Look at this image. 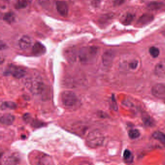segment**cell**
Here are the masks:
<instances>
[{
	"label": "cell",
	"instance_id": "1",
	"mask_svg": "<svg viewBox=\"0 0 165 165\" xmlns=\"http://www.w3.org/2000/svg\"><path fill=\"white\" fill-rule=\"evenodd\" d=\"M61 100L62 104L65 107L69 109H73L77 107L79 101L75 93L69 91H66L62 93Z\"/></svg>",
	"mask_w": 165,
	"mask_h": 165
},
{
	"label": "cell",
	"instance_id": "2",
	"mask_svg": "<svg viewBox=\"0 0 165 165\" xmlns=\"http://www.w3.org/2000/svg\"><path fill=\"white\" fill-rule=\"evenodd\" d=\"M104 138L103 135L97 130L89 133L86 139L87 145L89 147L95 148L100 146L103 143Z\"/></svg>",
	"mask_w": 165,
	"mask_h": 165
},
{
	"label": "cell",
	"instance_id": "3",
	"mask_svg": "<svg viewBox=\"0 0 165 165\" xmlns=\"http://www.w3.org/2000/svg\"><path fill=\"white\" fill-rule=\"evenodd\" d=\"M97 53V48L94 47L83 48L79 52V59L82 63H87L94 59Z\"/></svg>",
	"mask_w": 165,
	"mask_h": 165
},
{
	"label": "cell",
	"instance_id": "4",
	"mask_svg": "<svg viewBox=\"0 0 165 165\" xmlns=\"http://www.w3.org/2000/svg\"><path fill=\"white\" fill-rule=\"evenodd\" d=\"M4 74L6 76L11 75L16 79H21L25 75L26 71L20 66L11 65L7 67Z\"/></svg>",
	"mask_w": 165,
	"mask_h": 165
},
{
	"label": "cell",
	"instance_id": "5",
	"mask_svg": "<svg viewBox=\"0 0 165 165\" xmlns=\"http://www.w3.org/2000/svg\"><path fill=\"white\" fill-rule=\"evenodd\" d=\"M30 87L32 91L35 94H40L44 91L45 85L41 79L39 78L35 79L30 81L29 82Z\"/></svg>",
	"mask_w": 165,
	"mask_h": 165
},
{
	"label": "cell",
	"instance_id": "6",
	"mask_svg": "<svg viewBox=\"0 0 165 165\" xmlns=\"http://www.w3.org/2000/svg\"><path fill=\"white\" fill-rule=\"evenodd\" d=\"M152 93L156 98L165 100V85L163 84L155 85L152 88Z\"/></svg>",
	"mask_w": 165,
	"mask_h": 165
},
{
	"label": "cell",
	"instance_id": "7",
	"mask_svg": "<svg viewBox=\"0 0 165 165\" xmlns=\"http://www.w3.org/2000/svg\"><path fill=\"white\" fill-rule=\"evenodd\" d=\"M20 161V158L16 153H9L4 156L3 159V164L4 165H15L18 164Z\"/></svg>",
	"mask_w": 165,
	"mask_h": 165
},
{
	"label": "cell",
	"instance_id": "8",
	"mask_svg": "<svg viewBox=\"0 0 165 165\" xmlns=\"http://www.w3.org/2000/svg\"><path fill=\"white\" fill-rule=\"evenodd\" d=\"M154 17L153 15L150 14H144L142 15L137 22V24L139 26H143L150 24L153 21Z\"/></svg>",
	"mask_w": 165,
	"mask_h": 165
},
{
	"label": "cell",
	"instance_id": "9",
	"mask_svg": "<svg viewBox=\"0 0 165 165\" xmlns=\"http://www.w3.org/2000/svg\"><path fill=\"white\" fill-rule=\"evenodd\" d=\"M114 58V53L112 51L108 50L102 56V62L104 66H109L112 65Z\"/></svg>",
	"mask_w": 165,
	"mask_h": 165
},
{
	"label": "cell",
	"instance_id": "10",
	"mask_svg": "<svg viewBox=\"0 0 165 165\" xmlns=\"http://www.w3.org/2000/svg\"><path fill=\"white\" fill-rule=\"evenodd\" d=\"M46 52V48L43 44L37 42L32 47V53L35 56H40Z\"/></svg>",
	"mask_w": 165,
	"mask_h": 165
},
{
	"label": "cell",
	"instance_id": "11",
	"mask_svg": "<svg viewBox=\"0 0 165 165\" xmlns=\"http://www.w3.org/2000/svg\"><path fill=\"white\" fill-rule=\"evenodd\" d=\"M56 8L60 14L63 16H67L68 13V7L65 1H58L56 3Z\"/></svg>",
	"mask_w": 165,
	"mask_h": 165
},
{
	"label": "cell",
	"instance_id": "12",
	"mask_svg": "<svg viewBox=\"0 0 165 165\" xmlns=\"http://www.w3.org/2000/svg\"><path fill=\"white\" fill-rule=\"evenodd\" d=\"M32 44V40L31 38L28 35L22 36L19 41V45L22 50H27Z\"/></svg>",
	"mask_w": 165,
	"mask_h": 165
},
{
	"label": "cell",
	"instance_id": "13",
	"mask_svg": "<svg viewBox=\"0 0 165 165\" xmlns=\"http://www.w3.org/2000/svg\"><path fill=\"white\" fill-rule=\"evenodd\" d=\"M154 73L159 77L165 75V60L161 61L157 63L154 68Z\"/></svg>",
	"mask_w": 165,
	"mask_h": 165
},
{
	"label": "cell",
	"instance_id": "14",
	"mask_svg": "<svg viewBox=\"0 0 165 165\" xmlns=\"http://www.w3.org/2000/svg\"><path fill=\"white\" fill-rule=\"evenodd\" d=\"M14 121H15V117L13 115L9 113L4 114L1 117V124L4 125H12Z\"/></svg>",
	"mask_w": 165,
	"mask_h": 165
},
{
	"label": "cell",
	"instance_id": "15",
	"mask_svg": "<svg viewBox=\"0 0 165 165\" xmlns=\"http://www.w3.org/2000/svg\"><path fill=\"white\" fill-rule=\"evenodd\" d=\"M134 19V15L131 13L126 14L122 19V23L125 25H128L133 22Z\"/></svg>",
	"mask_w": 165,
	"mask_h": 165
},
{
	"label": "cell",
	"instance_id": "16",
	"mask_svg": "<svg viewBox=\"0 0 165 165\" xmlns=\"http://www.w3.org/2000/svg\"><path fill=\"white\" fill-rule=\"evenodd\" d=\"M164 4L162 2L153 1L148 5V8L151 10H157L162 8Z\"/></svg>",
	"mask_w": 165,
	"mask_h": 165
},
{
	"label": "cell",
	"instance_id": "17",
	"mask_svg": "<svg viewBox=\"0 0 165 165\" xmlns=\"http://www.w3.org/2000/svg\"><path fill=\"white\" fill-rule=\"evenodd\" d=\"M66 57L67 60L69 62H74L76 58L75 51L72 48H69V50H66L65 52Z\"/></svg>",
	"mask_w": 165,
	"mask_h": 165
},
{
	"label": "cell",
	"instance_id": "18",
	"mask_svg": "<svg viewBox=\"0 0 165 165\" xmlns=\"http://www.w3.org/2000/svg\"><path fill=\"white\" fill-rule=\"evenodd\" d=\"M17 107L16 104L11 101H6L1 104V109L2 110H5L6 109L15 110Z\"/></svg>",
	"mask_w": 165,
	"mask_h": 165
},
{
	"label": "cell",
	"instance_id": "19",
	"mask_svg": "<svg viewBox=\"0 0 165 165\" xmlns=\"http://www.w3.org/2000/svg\"><path fill=\"white\" fill-rule=\"evenodd\" d=\"M153 138L158 140L163 145H165V134L159 131L155 132L153 134Z\"/></svg>",
	"mask_w": 165,
	"mask_h": 165
},
{
	"label": "cell",
	"instance_id": "20",
	"mask_svg": "<svg viewBox=\"0 0 165 165\" xmlns=\"http://www.w3.org/2000/svg\"><path fill=\"white\" fill-rule=\"evenodd\" d=\"M124 159L127 163H131L134 159V156L131 152L128 150H125L124 153Z\"/></svg>",
	"mask_w": 165,
	"mask_h": 165
},
{
	"label": "cell",
	"instance_id": "21",
	"mask_svg": "<svg viewBox=\"0 0 165 165\" xmlns=\"http://www.w3.org/2000/svg\"><path fill=\"white\" fill-rule=\"evenodd\" d=\"M15 16L12 12L7 13L4 16V20L7 23H11L15 21Z\"/></svg>",
	"mask_w": 165,
	"mask_h": 165
},
{
	"label": "cell",
	"instance_id": "22",
	"mask_svg": "<svg viewBox=\"0 0 165 165\" xmlns=\"http://www.w3.org/2000/svg\"><path fill=\"white\" fill-rule=\"evenodd\" d=\"M141 133L138 129H131L128 132V136L131 139H136L140 137Z\"/></svg>",
	"mask_w": 165,
	"mask_h": 165
},
{
	"label": "cell",
	"instance_id": "23",
	"mask_svg": "<svg viewBox=\"0 0 165 165\" xmlns=\"http://www.w3.org/2000/svg\"><path fill=\"white\" fill-rule=\"evenodd\" d=\"M149 53L153 58H157L159 55V50L157 48L152 47L149 49Z\"/></svg>",
	"mask_w": 165,
	"mask_h": 165
},
{
	"label": "cell",
	"instance_id": "24",
	"mask_svg": "<svg viewBox=\"0 0 165 165\" xmlns=\"http://www.w3.org/2000/svg\"><path fill=\"white\" fill-rule=\"evenodd\" d=\"M27 5V1L26 0H19L17 2L16 6L17 8H23L25 7Z\"/></svg>",
	"mask_w": 165,
	"mask_h": 165
},
{
	"label": "cell",
	"instance_id": "25",
	"mask_svg": "<svg viewBox=\"0 0 165 165\" xmlns=\"http://www.w3.org/2000/svg\"><path fill=\"white\" fill-rule=\"evenodd\" d=\"M143 122L145 125L148 126H152L153 125V120L149 116L144 117L143 118Z\"/></svg>",
	"mask_w": 165,
	"mask_h": 165
},
{
	"label": "cell",
	"instance_id": "26",
	"mask_svg": "<svg viewBox=\"0 0 165 165\" xmlns=\"http://www.w3.org/2000/svg\"><path fill=\"white\" fill-rule=\"evenodd\" d=\"M37 1L39 4L44 7L47 6L50 4V0H37Z\"/></svg>",
	"mask_w": 165,
	"mask_h": 165
},
{
	"label": "cell",
	"instance_id": "27",
	"mask_svg": "<svg viewBox=\"0 0 165 165\" xmlns=\"http://www.w3.org/2000/svg\"><path fill=\"white\" fill-rule=\"evenodd\" d=\"M126 0H114L113 4L115 6H119L124 4Z\"/></svg>",
	"mask_w": 165,
	"mask_h": 165
},
{
	"label": "cell",
	"instance_id": "28",
	"mask_svg": "<svg viewBox=\"0 0 165 165\" xmlns=\"http://www.w3.org/2000/svg\"><path fill=\"white\" fill-rule=\"evenodd\" d=\"M138 65V62L137 61H134L129 63V66L130 68L135 69L137 68Z\"/></svg>",
	"mask_w": 165,
	"mask_h": 165
},
{
	"label": "cell",
	"instance_id": "29",
	"mask_svg": "<svg viewBox=\"0 0 165 165\" xmlns=\"http://www.w3.org/2000/svg\"><path fill=\"white\" fill-rule=\"evenodd\" d=\"M112 102L113 103V107L114 110H118V106H117V103H116L114 95L112 96Z\"/></svg>",
	"mask_w": 165,
	"mask_h": 165
},
{
	"label": "cell",
	"instance_id": "30",
	"mask_svg": "<svg viewBox=\"0 0 165 165\" xmlns=\"http://www.w3.org/2000/svg\"><path fill=\"white\" fill-rule=\"evenodd\" d=\"M163 35L165 37V30L163 32Z\"/></svg>",
	"mask_w": 165,
	"mask_h": 165
}]
</instances>
